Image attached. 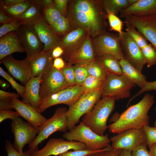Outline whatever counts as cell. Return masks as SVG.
Listing matches in <instances>:
<instances>
[{"label": "cell", "mask_w": 156, "mask_h": 156, "mask_svg": "<svg viewBox=\"0 0 156 156\" xmlns=\"http://www.w3.org/2000/svg\"><path fill=\"white\" fill-rule=\"evenodd\" d=\"M64 53V50L60 46H58L54 47L51 51V55L54 59L55 58L62 57Z\"/></svg>", "instance_id": "53"}, {"label": "cell", "mask_w": 156, "mask_h": 156, "mask_svg": "<svg viewBox=\"0 0 156 156\" xmlns=\"http://www.w3.org/2000/svg\"><path fill=\"white\" fill-rule=\"evenodd\" d=\"M155 111L156 113V107H155ZM154 126L156 127V120L154 122Z\"/></svg>", "instance_id": "61"}, {"label": "cell", "mask_w": 156, "mask_h": 156, "mask_svg": "<svg viewBox=\"0 0 156 156\" xmlns=\"http://www.w3.org/2000/svg\"><path fill=\"white\" fill-rule=\"evenodd\" d=\"M67 18L72 29L83 28L92 38L106 31L108 27L102 0H69Z\"/></svg>", "instance_id": "1"}, {"label": "cell", "mask_w": 156, "mask_h": 156, "mask_svg": "<svg viewBox=\"0 0 156 156\" xmlns=\"http://www.w3.org/2000/svg\"><path fill=\"white\" fill-rule=\"evenodd\" d=\"M113 149H120L131 151L140 144L146 142L143 129H133L121 132L110 138Z\"/></svg>", "instance_id": "13"}, {"label": "cell", "mask_w": 156, "mask_h": 156, "mask_svg": "<svg viewBox=\"0 0 156 156\" xmlns=\"http://www.w3.org/2000/svg\"><path fill=\"white\" fill-rule=\"evenodd\" d=\"M66 65V63L64 59L61 57L54 59L53 67L55 69L59 70H62Z\"/></svg>", "instance_id": "52"}, {"label": "cell", "mask_w": 156, "mask_h": 156, "mask_svg": "<svg viewBox=\"0 0 156 156\" xmlns=\"http://www.w3.org/2000/svg\"><path fill=\"white\" fill-rule=\"evenodd\" d=\"M50 26L54 32L60 38L72 30L68 19L63 16Z\"/></svg>", "instance_id": "30"}, {"label": "cell", "mask_w": 156, "mask_h": 156, "mask_svg": "<svg viewBox=\"0 0 156 156\" xmlns=\"http://www.w3.org/2000/svg\"><path fill=\"white\" fill-rule=\"evenodd\" d=\"M11 126L14 137V147L18 152L22 153L26 144L30 145L36 139L38 127L32 126L19 116L12 120Z\"/></svg>", "instance_id": "9"}, {"label": "cell", "mask_w": 156, "mask_h": 156, "mask_svg": "<svg viewBox=\"0 0 156 156\" xmlns=\"http://www.w3.org/2000/svg\"><path fill=\"white\" fill-rule=\"evenodd\" d=\"M118 34L125 59L142 72L146 63L141 49L126 31H123L121 34Z\"/></svg>", "instance_id": "14"}, {"label": "cell", "mask_w": 156, "mask_h": 156, "mask_svg": "<svg viewBox=\"0 0 156 156\" xmlns=\"http://www.w3.org/2000/svg\"><path fill=\"white\" fill-rule=\"evenodd\" d=\"M107 13L110 30L117 32L118 34H121L123 32L122 21L115 14L109 12Z\"/></svg>", "instance_id": "39"}, {"label": "cell", "mask_w": 156, "mask_h": 156, "mask_svg": "<svg viewBox=\"0 0 156 156\" xmlns=\"http://www.w3.org/2000/svg\"><path fill=\"white\" fill-rule=\"evenodd\" d=\"M89 34L81 28L74 29L61 37L62 47L64 53L63 58L78 47Z\"/></svg>", "instance_id": "23"}, {"label": "cell", "mask_w": 156, "mask_h": 156, "mask_svg": "<svg viewBox=\"0 0 156 156\" xmlns=\"http://www.w3.org/2000/svg\"><path fill=\"white\" fill-rule=\"evenodd\" d=\"M92 39L96 57L108 54L114 56L119 60L125 59L118 34L106 31Z\"/></svg>", "instance_id": "8"}, {"label": "cell", "mask_w": 156, "mask_h": 156, "mask_svg": "<svg viewBox=\"0 0 156 156\" xmlns=\"http://www.w3.org/2000/svg\"><path fill=\"white\" fill-rule=\"evenodd\" d=\"M42 14L45 20L50 25L52 24L62 16L53 3L44 9Z\"/></svg>", "instance_id": "34"}, {"label": "cell", "mask_w": 156, "mask_h": 156, "mask_svg": "<svg viewBox=\"0 0 156 156\" xmlns=\"http://www.w3.org/2000/svg\"><path fill=\"white\" fill-rule=\"evenodd\" d=\"M103 81L89 76L81 86L83 93L91 92L102 87Z\"/></svg>", "instance_id": "35"}, {"label": "cell", "mask_w": 156, "mask_h": 156, "mask_svg": "<svg viewBox=\"0 0 156 156\" xmlns=\"http://www.w3.org/2000/svg\"><path fill=\"white\" fill-rule=\"evenodd\" d=\"M118 156H132L131 151L125 149H122Z\"/></svg>", "instance_id": "57"}, {"label": "cell", "mask_w": 156, "mask_h": 156, "mask_svg": "<svg viewBox=\"0 0 156 156\" xmlns=\"http://www.w3.org/2000/svg\"><path fill=\"white\" fill-rule=\"evenodd\" d=\"M96 58L92 38L88 34L78 47L63 59L67 64L73 66L88 63L95 60Z\"/></svg>", "instance_id": "18"}, {"label": "cell", "mask_w": 156, "mask_h": 156, "mask_svg": "<svg viewBox=\"0 0 156 156\" xmlns=\"http://www.w3.org/2000/svg\"><path fill=\"white\" fill-rule=\"evenodd\" d=\"M70 86L62 70L52 67L42 77L40 89V98L42 100L49 95Z\"/></svg>", "instance_id": "12"}, {"label": "cell", "mask_w": 156, "mask_h": 156, "mask_svg": "<svg viewBox=\"0 0 156 156\" xmlns=\"http://www.w3.org/2000/svg\"><path fill=\"white\" fill-rule=\"evenodd\" d=\"M152 90H156V80L152 82L147 81L144 86L133 96L129 101L130 102L135 98L143 93Z\"/></svg>", "instance_id": "47"}, {"label": "cell", "mask_w": 156, "mask_h": 156, "mask_svg": "<svg viewBox=\"0 0 156 156\" xmlns=\"http://www.w3.org/2000/svg\"><path fill=\"white\" fill-rule=\"evenodd\" d=\"M122 68V75L137 85L141 88L147 81L146 77L142 72L139 71L131 65L126 60H120Z\"/></svg>", "instance_id": "26"}, {"label": "cell", "mask_w": 156, "mask_h": 156, "mask_svg": "<svg viewBox=\"0 0 156 156\" xmlns=\"http://www.w3.org/2000/svg\"><path fill=\"white\" fill-rule=\"evenodd\" d=\"M96 151H91L87 149L81 150L68 151L57 156H86Z\"/></svg>", "instance_id": "49"}, {"label": "cell", "mask_w": 156, "mask_h": 156, "mask_svg": "<svg viewBox=\"0 0 156 156\" xmlns=\"http://www.w3.org/2000/svg\"><path fill=\"white\" fill-rule=\"evenodd\" d=\"M154 103V95L146 94L138 103L128 107L116 121L108 126L109 131L118 134L129 129H143L148 124V114Z\"/></svg>", "instance_id": "2"}, {"label": "cell", "mask_w": 156, "mask_h": 156, "mask_svg": "<svg viewBox=\"0 0 156 156\" xmlns=\"http://www.w3.org/2000/svg\"><path fill=\"white\" fill-rule=\"evenodd\" d=\"M143 129L146 135L147 145L150 148L156 143V127H151L148 125Z\"/></svg>", "instance_id": "41"}, {"label": "cell", "mask_w": 156, "mask_h": 156, "mask_svg": "<svg viewBox=\"0 0 156 156\" xmlns=\"http://www.w3.org/2000/svg\"><path fill=\"white\" fill-rule=\"evenodd\" d=\"M1 62L8 72L14 78L24 85L33 77L32 71L29 60L15 59L12 54L4 57Z\"/></svg>", "instance_id": "15"}, {"label": "cell", "mask_w": 156, "mask_h": 156, "mask_svg": "<svg viewBox=\"0 0 156 156\" xmlns=\"http://www.w3.org/2000/svg\"><path fill=\"white\" fill-rule=\"evenodd\" d=\"M151 156H156V143L153 144L150 148Z\"/></svg>", "instance_id": "58"}, {"label": "cell", "mask_w": 156, "mask_h": 156, "mask_svg": "<svg viewBox=\"0 0 156 156\" xmlns=\"http://www.w3.org/2000/svg\"><path fill=\"white\" fill-rule=\"evenodd\" d=\"M0 75L7 80L11 85L12 88L15 90L22 98H23L25 90V86L21 85L16 82L12 76L7 73L0 66Z\"/></svg>", "instance_id": "38"}, {"label": "cell", "mask_w": 156, "mask_h": 156, "mask_svg": "<svg viewBox=\"0 0 156 156\" xmlns=\"http://www.w3.org/2000/svg\"><path fill=\"white\" fill-rule=\"evenodd\" d=\"M68 109L66 107H58L52 117L47 119L43 124L38 127V133L36 139L28 146L31 152L38 150L39 145L53 133L58 131L64 133L67 132L66 114Z\"/></svg>", "instance_id": "5"}, {"label": "cell", "mask_w": 156, "mask_h": 156, "mask_svg": "<svg viewBox=\"0 0 156 156\" xmlns=\"http://www.w3.org/2000/svg\"><path fill=\"white\" fill-rule=\"evenodd\" d=\"M5 149L7 154V156H29L31 151L29 149L19 153L14 148L13 145L8 140H5Z\"/></svg>", "instance_id": "44"}, {"label": "cell", "mask_w": 156, "mask_h": 156, "mask_svg": "<svg viewBox=\"0 0 156 156\" xmlns=\"http://www.w3.org/2000/svg\"><path fill=\"white\" fill-rule=\"evenodd\" d=\"M83 93L81 86H70L53 93L42 100L38 108L41 113L49 107L59 104L73 105Z\"/></svg>", "instance_id": "10"}, {"label": "cell", "mask_w": 156, "mask_h": 156, "mask_svg": "<svg viewBox=\"0 0 156 156\" xmlns=\"http://www.w3.org/2000/svg\"><path fill=\"white\" fill-rule=\"evenodd\" d=\"M11 99L0 100V110H11Z\"/></svg>", "instance_id": "55"}, {"label": "cell", "mask_w": 156, "mask_h": 156, "mask_svg": "<svg viewBox=\"0 0 156 156\" xmlns=\"http://www.w3.org/2000/svg\"><path fill=\"white\" fill-rule=\"evenodd\" d=\"M75 71L76 85L81 86L89 75L85 63H80L73 65Z\"/></svg>", "instance_id": "37"}, {"label": "cell", "mask_w": 156, "mask_h": 156, "mask_svg": "<svg viewBox=\"0 0 156 156\" xmlns=\"http://www.w3.org/2000/svg\"><path fill=\"white\" fill-rule=\"evenodd\" d=\"M20 116L16 111L11 110H0V123L7 119L12 120L15 118Z\"/></svg>", "instance_id": "48"}, {"label": "cell", "mask_w": 156, "mask_h": 156, "mask_svg": "<svg viewBox=\"0 0 156 156\" xmlns=\"http://www.w3.org/2000/svg\"><path fill=\"white\" fill-rule=\"evenodd\" d=\"M0 86L2 89L5 90L9 88L10 87V84L4 80L1 79L0 80Z\"/></svg>", "instance_id": "59"}, {"label": "cell", "mask_w": 156, "mask_h": 156, "mask_svg": "<svg viewBox=\"0 0 156 156\" xmlns=\"http://www.w3.org/2000/svg\"><path fill=\"white\" fill-rule=\"evenodd\" d=\"M89 75L103 81L106 76L107 72L96 60L85 63Z\"/></svg>", "instance_id": "32"}, {"label": "cell", "mask_w": 156, "mask_h": 156, "mask_svg": "<svg viewBox=\"0 0 156 156\" xmlns=\"http://www.w3.org/2000/svg\"><path fill=\"white\" fill-rule=\"evenodd\" d=\"M85 144L78 142L69 141L61 138H51L40 150L31 152L29 156H57L67 151L86 149Z\"/></svg>", "instance_id": "11"}, {"label": "cell", "mask_w": 156, "mask_h": 156, "mask_svg": "<svg viewBox=\"0 0 156 156\" xmlns=\"http://www.w3.org/2000/svg\"><path fill=\"white\" fill-rule=\"evenodd\" d=\"M53 4L62 15L67 17V8L69 0H54Z\"/></svg>", "instance_id": "46"}, {"label": "cell", "mask_w": 156, "mask_h": 156, "mask_svg": "<svg viewBox=\"0 0 156 156\" xmlns=\"http://www.w3.org/2000/svg\"><path fill=\"white\" fill-rule=\"evenodd\" d=\"M0 38V60L14 53L25 52L20 44L16 31L9 33Z\"/></svg>", "instance_id": "24"}, {"label": "cell", "mask_w": 156, "mask_h": 156, "mask_svg": "<svg viewBox=\"0 0 156 156\" xmlns=\"http://www.w3.org/2000/svg\"><path fill=\"white\" fill-rule=\"evenodd\" d=\"M120 13V17L125 18L131 15L142 16L156 14V0H138L123 10Z\"/></svg>", "instance_id": "22"}, {"label": "cell", "mask_w": 156, "mask_h": 156, "mask_svg": "<svg viewBox=\"0 0 156 156\" xmlns=\"http://www.w3.org/2000/svg\"><path fill=\"white\" fill-rule=\"evenodd\" d=\"M63 138L69 141H75L85 144L87 149L96 151L108 146L111 142L108 135H99L92 131L82 121L79 124L64 133Z\"/></svg>", "instance_id": "4"}, {"label": "cell", "mask_w": 156, "mask_h": 156, "mask_svg": "<svg viewBox=\"0 0 156 156\" xmlns=\"http://www.w3.org/2000/svg\"><path fill=\"white\" fill-rule=\"evenodd\" d=\"M29 7L19 18L23 25L33 26L43 16L42 12L31 0Z\"/></svg>", "instance_id": "28"}, {"label": "cell", "mask_w": 156, "mask_h": 156, "mask_svg": "<svg viewBox=\"0 0 156 156\" xmlns=\"http://www.w3.org/2000/svg\"><path fill=\"white\" fill-rule=\"evenodd\" d=\"M20 96L18 94L0 90V100H11L12 98H18Z\"/></svg>", "instance_id": "51"}, {"label": "cell", "mask_w": 156, "mask_h": 156, "mask_svg": "<svg viewBox=\"0 0 156 156\" xmlns=\"http://www.w3.org/2000/svg\"><path fill=\"white\" fill-rule=\"evenodd\" d=\"M126 26V32L131 38L139 47L142 49L148 44L144 37L139 32L133 25L125 22Z\"/></svg>", "instance_id": "33"}, {"label": "cell", "mask_w": 156, "mask_h": 156, "mask_svg": "<svg viewBox=\"0 0 156 156\" xmlns=\"http://www.w3.org/2000/svg\"><path fill=\"white\" fill-rule=\"evenodd\" d=\"M52 50L42 51L29 59H27L29 62L33 77L43 75L52 67L54 59L51 55Z\"/></svg>", "instance_id": "21"}, {"label": "cell", "mask_w": 156, "mask_h": 156, "mask_svg": "<svg viewBox=\"0 0 156 156\" xmlns=\"http://www.w3.org/2000/svg\"><path fill=\"white\" fill-rule=\"evenodd\" d=\"M125 22L134 26L156 49V14L131 15L125 18Z\"/></svg>", "instance_id": "16"}, {"label": "cell", "mask_w": 156, "mask_h": 156, "mask_svg": "<svg viewBox=\"0 0 156 156\" xmlns=\"http://www.w3.org/2000/svg\"><path fill=\"white\" fill-rule=\"evenodd\" d=\"M64 75L70 86L76 85L74 69L73 66L66 65L62 70Z\"/></svg>", "instance_id": "43"}, {"label": "cell", "mask_w": 156, "mask_h": 156, "mask_svg": "<svg viewBox=\"0 0 156 156\" xmlns=\"http://www.w3.org/2000/svg\"><path fill=\"white\" fill-rule=\"evenodd\" d=\"M116 101L113 97L102 98L90 112L83 116L81 121L96 134L104 135L108 129L107 121L115 108Z\"/></svg>", "instance_id": "3"}, {"label": "cell", "mask_w": 156, "mask_h": 156, "mask_svg": "<svg viewBox=\"0 0 156 156\" xmlns=\"http://www.w3.org/2000/svg\"><path fill=\"white\" fill-rule=\"evenodd\" d=\"M102 88L83 93L75 103L69 107L66 114L68 129L75 127L81 117L92 109L102 97Z\"/></svg>", "instance_id": "6"}, {"label": "cell", "mask_w": 156, "mask_h": 156, "mask_svg": "<svg viewBox=\"0 0 156 156\" xmlns=\"http://www.w3.org/2000/svg\"><path fill=\"white\" fill-rule=\"evenodd\" d=\"M136 85L123 75L107 73L102 88V97H111L116 100L128 98L131 90Z\"/></svg>", "instance_id": "7"}, {"label": "cell", "mask_w": 156, "mask_h": 156, "mask_svg": "<svg viewBox=\"0 0 156 156\" xmlns=\"http://www.w3.org/2000/svg\"><path fill=\"white\" fill-rule=\"evenodd\" d=\"M120 149H113L109 145L102 149L98 151L86 156H118Z\"/></svg>", "instance_id": "42"}, {"label": "cell", "mask_w": 156, "mask_h": 156, "mask_svg": "<svg viewBox=\"0 0 156 156\" xmlns=\"http://www.w3.org/2000/svg\"><path fill=\"white\" fill-rule=\"evenodd\" d=\"M31 4L30 0L25 1L16 5L11 6L4 5L3 1H0V9L7 15L14 18L20 17L29 7Z\"/></svg>", "instance_id": "29"}, {"label": "cell", "mask_w": 156, "mask_h": 156, "mask_svg": "<svg viewBox=\"0 0 156 156\" xmlns=\"http://www.w3.org/2000/svg\"><path fill=\"white\" fill-rule=\"evenodd\" d=\"M11 106L20 116L32 126L38 127L43 124L47 119L38 110L28 103L18 98L11 99Z\"/></svg>", "instance_id": "20"}, {"label": "cell", "mask_w": 156, "mask_h": 156, "mask_svg": "<svg viewBox=\"0 0 156 156\" xmlns=\"http://www.w3.org/2000/svg\"><path fill=\"white\" fill-rule=\"evenodd\" d=\"M22 25L19 18H16L10 22L2 25L0 27V38L9 33L16 31Z\"/></svg>", "instance_id": "40"}, {"label": "cell", "mask_w": 156, "mask_h": 156, "mask_svg": "<svg viewBox=\"0 0 156 156\" xmlns=\"http://www.w3.org/2000/svg\"><path fill=\"white\" fill-rule=\"evenodd\" d=\"M16 32L20 44L25 50L26 58L29 59L42 51V43L31 26L22 25Z\"/></svg>", "instance_id": "17"}, {"label": "cell", "mask_w": 156, "mask_h": 156, "mask_svg": "<svg viewBox=\"0 0 156 156\" xmlns=\"http://www.w3.org/2000/svg\"><path fill=\"white\" fill-rule=\"evenodd\" d=\"M106 12L115 14L120 12L130 5L128 0H102Z\"/></svg>", "instance_id": "31"}, {"label": "cell", "mask_w": 156, "mask_h": 156, "mask_svg": "<svg viewBox=\"0 0 156 156\" xmlns=\"http://www.w3.org/2000/svg\"><path fill=\"white\" fill-rule=\"evenodd\" d=\"M141 50L148 67L156 65V49L151 44H148Z\"/></svg>", "instance_id": "36"}, {"label": "cell", "mask_w": 156, "mask_h": 156, "mask_svg": "<svg viewBox=\"0 0 156 156\" xmlns=\"http://www.w3.org/2000/svg\"><path fill=\"white\" fill-rule=\"evenodd\" d=\"M95 60L107 73L122 75L120 60L114 56L109 54H104L96 57Z\"/></svg>", "instance_id": "27"}, {"label": "cell", "mask_w": 156, "mask_h": 156, "mask_svg": "<svg viewBox=\"0 0 156 156\" xmlns=\"http://www.w3.org/2000/svg\"><path fill=\"white\" fill-rule=\"evenodd\" d=\"M31 27L44 45L42 51H50L57 46L62 47L61 38L54 32L43 16Z\"/></svg>", "instance_id": "19"}, {"label": "cell", "mask_w": 156, "mask_h": 156, "mask_svg": "<svg viewBox=\"0 0 156 156\" xmlns=\"http://www.w3.org/2000/svg\"><path fill=\"white\" fill-rule=\"evenodd\" d=\"M42 12L47 7L53 3V0H31Z\"/></svg>", "instance_id": "50"}, {"label": "cell", "mask_w": 156, "mask_h": 156, "mask_svg": "<svg viewBox=\"0 0 156 156\" xmlns=\"http://www.w3.org/2000/svg\"><path fill=\"white\" fill-rule=\"evenodd\" d=\"M128 1L130 5H132L137 2L138 0H128Z\"/></svg>", "instance_id": "60"}, {"label": "cell", "mask_w": 156, "mask_h": 156, "mask_svg": "<svg viewBox=\"0 0 156 156\" xmlns=\"http://www.w3.org/2000/svg\"><path fill=\"white\" fill-rule=\"evenodd\" d=\"M16 18L7 15L0 10V23L3 25L10 22Z\"/></svg>", "instance_id": "54"}, {"label": "cell", "mask_w": 156, "mask_h": 156, "mask_svg": "<svg viewBox=\"0 0 156 156\" xmlns=\"http://www.w3.org/2000/svg\"><path fill=\"white\" fill-rule=\"evenodd\" d=\"M25 0H5L3 1L4 5L7 6H13L24 1Z\"/></svg>", "instance_id": "56"}, {"label": "cell", "mask_w": 156, "mask_h": 156, "mask_svg": "<svg viewBox=\"0 0 156 156\" xmlns=\"http://www.w3.org/2000/svg\"><path fill=\"white\" fill-rule=\"evenodd\" d=\"M42 75L33 77L25 84L23 101L38 109L42 103L40 95V83Z\"/></svg>", "instance_id": "25"}, {"label": "cell", "mask_w": 156, "mask_h": 156, "mask_svg": "<svg viewBox=\"0 0 156 156\" xmlns=\"http://www.w3.org/2000/svg\"><path fill=\"white\" fill-rule=\"evenodd\" d=\"M147 142L139 145L131 151L132 156H151L147 149Z\"/></svg>", "instance_id": "45"}]
</instances>
